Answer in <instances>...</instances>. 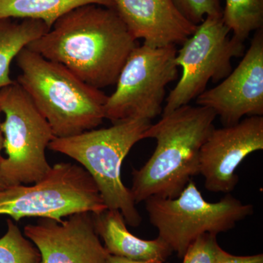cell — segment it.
Returning a JSON list of instances; mask_svg holds the SVG:
<instances>
[{
  "label": "cell",
  "mask_w": 263,
  "mask_h": 263,
  "mask_svg": "<svg viewBox=\"0 0 263 263\" xmlns=\"http://www.w3.org/2000/svg\"><path fill=\"white\" fill-rule=\"evenodd\" d=\"M15 60L21 70L17 82L46 119L55 138L76 136L103 123L108 96L101 90L27 48Z\"/></svg>",
  "instance_id": "3957f363"
},
{
  "label": "cell",
  "mask_w": 263,
  "mask_h": 263,
  "mask_svg": "<svg viewBox=\"0 0 263 263\" xmlns=\"http://www.w3.org/2000/svg\"><path fill=\"white\" fill-rule=\"evenodd\" d=\"M199 106L212 109L224 126L242 118L263 115V29L256 31L239 65L216 87L197 98Z\"/></svg>",
  "instance_id": "8fae6325"
},
{
  "label": "cell",
  "mask_w": 263,
  "mask_h": 263,
  "mask_svg": "<svg viewBox=\"0 0 263 263\" xmlns=\"http://www.w3.org/2000/svg\"><path fill=\"white\" fill-rule=\"evenodd\" d=\"M263 149V117H247L237 124L212 129L200 148V174L205 187L230 194L238 183V166L254 152Z\"/></svg>",
  "instance_id": "30bf717a"
},
{
  "label": "cell",
  "mask_w": 263,
  "mask_h": 263,
  "mask_svg": "<svg viewBox=\"0 0 263 263\" xmlns=\"http://www.w3.org/2000/svg\"><path fill=\"white\" fill-rule=\"evenodd\" d=\"M92 214L95 230L103 240L107 252L112 255L136 260L165 262L173 253L158 237L155 240H144L131 233L119 210L106 209L100 214Z\"/></svg>",
  "instance_id": "5bb4252c"
},
{
  "label": "cell",
  "mask_w": 263,
  "mask_h": 263,
  "mask_svg": "<svg viewBox=\"0 0 263 263\" xmlns=\"http://www.w3.org/2000/svg\"><path fill=\"white\" fill-rule=\"evenodd\" d=\"M216 263H263V254L236 256L228 253L221 249Z\"/></svg>",
  "instance_id": "44dd1931"
},
{
  "label": "cell",
  "mask_w": 263,
  "mask_h": 263,
  "mask_svg": "<svg viewBox=\"0 0 263 263\" xmlns=\"http://www.w3.org/2000/svg\"><path fill=\"white\" fill-rule=\"evenodd\" d=\"M221 0H173L175 6L186 20L195 26L209 15H222Z\"/></svg>",
  "instance_id": "d6986e66"
},
{
  "label": "cell",
  "mask_w": 263,
  "mask_h": 263,
  "mask_svg": "<svg viewBox=\"0 0 263 263\" xmlns=\"http://www.w3.org/2000/svg\"><path fill=\"white\" fill-rule=\"evenodd\" d=\"M221 249L216 235L205 233L189 246L182 263H216Z\"/></svg>",
  "instance_id": "ffe728a7"
},
{
  "label": "cell",
  "mask_w": 263,
  "mask_h": 263,
  "mask_svg": "<svg viewBox=\"0 0 263 263\" xmlns=\"http://www.w3.org/2000/svg\"><path fill=\"white\" fill-rule=\"evenodd\" d=\"M49 29L36 19H0V89L14 82L10 77V67L19 52Z\"/></svg>",
  "instance_id": "9a60e30c"
},
{
  "label": "cell",
  "mask_w": 263,
  "mask_h": 263,
  "mask_svg": "<svg viewBox=\"0 0 263 263\" xmlns=\"http://www.w3.org/2000/svg\"><path fill=\"white\" fill-rule=\"evenodd\" d=\"M1 113L2 110L1 109H0V116H1ZM1 120H0V163H1V161L3 158L1 155L2 150L4 148V146H3V144H4V138H3V132H2L1 129Z\"/></svg>",
  "instance_id": "603a6c76"
},
{
  "label": "cell",
  "mask_w": 263,
  "mask_h": 263,
  "mask_svg": "<svg viewBox=\"0 0 263 263\" xmlns=\"http://www.w3.org/2000/svg\"><path fill=\"white\" fill-rule=\"evenodd\" d=\"M145 202L158 238L181 259L197 237L229 231L254 213L253 205L230 194L219 202H207L192 180L176 198L150 197Z\"/></svg>",
  "instance_id": "8992f818"
},
{
  "label": "cell",
  "mask_w": 263,
  "mask_h": 263,
  "mask_svg": "<svg viewBox=\"0 0 263 263\" xmlns=\"http://www.w3.org/2000/svg\"><path fill=\"white\" fill-rule=\"evenodd\" d=\"M176 46H136L122 67L105 118L114 124L131 119L152 121L162 112L166 86L178 79Z\"/></svg>",
  "instance_id": "ba28073f"
},
{
  "label": "cell",
  "mask_w": 263,
  "mask_h": 263,
  "mask_svg": "<svg viewBox=\"0 0 263 263\" xmlns=\"http://www.w3.org/2000/svg\"><path fill=\"white\" fill-rule=\"evenodd\" d=\"M7 228L0 238V263H41L37 247L10 219L7 220Z\"/></svg>",
  "instance_id": "ac0fdd59"
},
{
  "label": "cell",
  "mask_w": 263,
  "mask_h": 263,
  "mask_svg": "<svg viewBox=\"0 0 263 263\" xmlns=\"http://www.w3.org/2000/svg\"><path fill=\"white\" fill-rule=\"evenodd\" d=\"M59 221L41 218L24 228L37 247L41 263H106L109 253L95 230L91 212L78 213Z\"/></svg>",
  "instance_id": "7c38bea8"
},
{
  "label": "cell",
  "mask_w": 263,
  "mask_h": 263,
  "mask_svg": "<svg viewBox=\"0 0 263 263\" xmlns=\"http://www.w3.org/2000/svg\"><path fill=\"white\" fill-rule=\"evenodd\" d=\"M106 263H165L159 260H136L109 254Z\"/></svg>",
  "instance_id": "7402d4cb"
},
{
  "label": "cell",
  "mask_w": 263,
  "mask_h": 263,
  "mask_svg": "<svg viewBox=\"0 0 263 263\" xmlns=\"http://www.w3.org/2000/svg\"><path fill=\"white\" fill-rule=\"evenodd\" d=\"M136 40L117 12L86 5L66 13L27 47L101 89L117 84Z\"/></svg>",
  "instance_id": "6da1fadb"
},
{
  "label": "cell",
  "mask_w": 263,
  "mask_h": 263,
  "mask_svg": "<svg viewBox=\"0 0 263 263\" xmlns=\"http://www.w3.org/2000/svg\"><path fill=\"white\" fill-rule=\"evenodd\" d=\"M117 12L135 39L159 48L182 45L197 26L186 20L173 0H112Z\"/></svg>",
  "instance_id": "4fadbf2b"
},
{
  "label": "cell",
  "mask_w": 263,
  "mask_h": 263,
  "mask_svg": "<svg viewBox=\"0 0 263 263\" xmlns=\"http://www.w3.org/2000/svg\"><path fill=\"white\" fill-rule=\"evenodd\" d=\"M222 20L233 37L245 43L251 33L262 28L263 0H224Z\"/></svg>",
  "instance_id": "e0dca14e"
},
{
  "label": "cell",
  "mask_w": 263,
  "mask_h": 263,
  "mask_svg": "<svg viewBox=\"0 0 263 263\" xmlns=\"http://www.w3.org/2000/svg\"><path fill=\"white\" fill-rule=\"evenodd\" d=\"M5 187H6V186H5L3 181H2V179H0V190H3V189H4Z\"/></svg>",
  "instance_id": "cb8c5ba5"
},
{
  "label": "cell",
  "mask_w": 263,
  "mask_h": 263,
  "mask_svg": "<svg viewBox=\"0 0 263 263\" xmlns=\"http://www.w3.org/2000/svg\"><path fill=\"white\" fill-rule=\"evenodd\" d=\"M1 129L7 157L0 163L6 186L36 183L51 169L46 149L55 138L49 124L16 81L0 89Z\"/></svg>",
  "instance_id": "52a82bcc"
},
{
  "label": "cell",
  "mask_w": 263,
  "mask_h": 263,
  "mask_svg": "<svg viewBox=\"0 0 263 263\" xmlns=\"http://www.w3.org/2000/svg\"><path fill=\"white\" fill-rule=\"evenodd\" d=\"M152 124L147 119H131L112 127L91 129L67 138H54L48 148L81 164L94 179L108 209L119 210L126 223L138 227L141 216L130 190L122 182L123 160Z\"/></svg>",
  "instance_id": "277c9868"
},
{
  "label": "cell",
  "mask_w": 263,
  "mask_h": 263,
  "mask_svg": "<svg viewBox=\"0 0 263 263\" xmlns=\"http://www.w3.org/2000/svg\"><path fill=\"white\" fill-rule=\"evenodd\" d=\"M216 117L212 109L186 105L151 124L143 139L154 138L157 146L143 167L133 169L129 190L136 203L150 197L176 198L200 174V148Z\"/></svg>",
  "instance_id": "7a4b0ae2"
},
{
  "label": "cell",
  "mask_w": 263,
  "mask_h": 263,
  "mask_svg": "<svg viewBox=\"0 0 263 263\" xmlns=\"http://www.w3.org/2000/svg\"><path fill=\"white\" fill-rule=\"evenodd\" d=\"M222 15H209L197 27L177 51L176 65L182 74L170 92L163 115L189 103L201 95L209 81L224 80L233 70L231 61L245 54V43L230 37Z\"/></svg>",
  "instance_id": "9c48e42d"
},
{
  "label": "cell",
  "mask_w": 263,
  "mask_h": 263,
  "mask_svg": "<svg viewBox=\"0 0 263 263\" xmlns=\"http://www.w3.org/2000/svg\"><path fill=\"white\" fill-rule=\"evenodd\" d=\"M91 4L113 9L112 0H0V19H36L51 29L66 13Z\"/></svg>",
  "instance_id": "2e32d148"
},
{
  "label": "cell",
  "mask_w": 263,
  "mask_h": 263,
  "mask_svg": "<svg viewBox=\"0 0 263 263\" xmlns=\"http://www.w3.org/2000/svg\"><path fill=\"white\" fill-rule=\"evenodd\" d=\"M108 209L89 173L76 164L60 162L32 186L21 184L0 190V216L15 221L48 218L61 221L78 213L100 214Z\"/></svg>",
  "instance_id": "5b68a950"
}]
</instances>
